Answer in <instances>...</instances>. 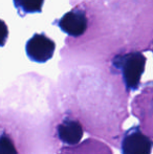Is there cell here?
I'll return each mask as SVG.
<instances>
[{
	"mask_svg": "<svg viewBox=\"0 0 153 154\" xmlns=\"http://www.w3.org/2000/svg\"><path fill=\"white\" fill-rule=\"evenodd\" d=\"M113 10L110 35L112 56L128 51H147L153 42V0H110Z\"/></svg>",
	"mask_w": 153,
	"mask_h": 154,
	"instance_id": "obj_1",
	"label": "cell"
},
{
	"mask_svg": "<svg viewBox=\"0 0 153 154\" xmlns=\"http://www.w3.org/2000/svg\"><path fill=\"white\" fill-rule=\"evenodd\" d=\"M147 58L139 51L118 53L110 60V68L121 75L128 91H135L142 85V75L145 72Z\"/></svg>",
	"mask_w": 153,
	"mask_h": 154,
	"instance_id": "obj_2",
	"label": "cell"
},
{
	"mask_svg": "<svg viewBox=\"0 0 153 154\" xmlns=\"http://www.w3.org/2000/svg\"><path fill=\"white\" fill-rule=\"evenodd\" d=\"M131 113L139 121L142 130L153 140V80L143 84L131 102Z\"/></svg>",
	"mask_w": 153,
	"mask_h": 154,
	"instance_id": "obj_3",
	"label": "cell"
},
{
	"mask_svg": "<svg viewBox=\"0 0 153 154\" xmlns=\"http://www.w3.org/2000/svg\"><path fill=\"white\" fill-rule=\"evenodd\" d=\"M53 24L57 25L62 32L72 38H81L89 27L87 11L83 6V3H79L60 19L54 21Z\"/></svg>",
	"mask_w": 153,
	"mask_h": 154,
	"instance_id": "obj_4",
	"label": "cell"
},
{
	"mask_svg": "<svg viewBox=\"0 0 153 154\" xmlns=\"http://www.w3.org/2000/svg\"><path fill=\"white\" fill-rule=\"evenodd\" d=\"M153 140L142 130L141 126H132L123 133L121 138L122 154H151Z\"/></svg>",
	"mask_w": 153,
	"mask_h": 154,
	"instance_id": "obj_5",
	"label": "cell"
},
{
	"mask_svg": "<svg viewBox=\"0 0 153 154\" xmlns=\"http://www.w3.org/2000/svg\"><path fill=\"white\" fill-rule=\"evenodd\" d=\"M56 43L44 32L35 34L25 44L29 59L36 63H45L54 57Z\"/></svg>",
	"mask_w": 153,
	"mask_h": 154,
	"instance_id": "obj_6",
	"label": "cell"
},
{
	"mask_svg": "<svg viewBox=\"0 0 153 154\" xmlns=\"http://www.w3.org/2000/svg\"><path fill=\"white\" fill-rule=\"evenodd\" d=\"M58 140L67 146H76L81 142L84 134V128L78 119L67 116L57 125Z\"/></svg>",
	"mask_w": 153,
	"mask_h": 154,
	"instance_id": "obj_7",
	"label": "cell"
},
{
	"mask_svg": "<svg viewBox=\"0 0 153 154\" xmlns=\"http://www.w3.org/2000/svg\"><path fill=\"white\" fill-rule=\"evenodd\" d=\"M104 143L99 140L87 138L84 143L80 144L79 146L74 147L75 149H62L59 154H96L99 150L102 148ZM98 154H113L111 149L107 145L103 147V149Z\"/></svg>",
	"mask_w": 153,
	"mask_h": 154,
	"instance_id": "obj_8",
	"label": "cell"
},
{
	"mask_svg": "<svg viewBox=\"0 0 153 154\" xmlns=\"http://www.w3.org/2000/svg\"><path fill=\"white\" fill-rule=\"evenodd\" d=\"M43 4L44 0H14V6L20 17H24L27 14L41 13Z\"/></svg>",
	"mask_w": 153,
	"mask_h": 154,
	"instance_id": "obj_9",
	"label": "cell"
},
{
	"mask_svg": "<svg viewBox=\"0 0 153 154\" xmlns=\"http://www.w3.org/2000/svg\"><path fill=\"white\" fill-rule=\"evenodd\" d=\"M0 154H18L16 143L6 131H0Z\"/></svg>",
	"mask_w": 153,
	"mask_h": 154,
	"instance_id": "obj_10",
	"label": "cell"
},
{
	"mask_svg": "<svg viewBox=\"0 0 153 154\" xmlns=\"http://www.w3.org/2000/svg\"><path fill=\"white\" fill-rule=\"evenodd\" d=\"M8 39V27L2 19H0V47H3L6 44Z\"/></svg>",
	"mask_w": 153,
	"mask_h": 154,
	"instance_id": "obj_11",
	"label": "cell"
},
{
	"mask_svg": "<svg viewBox=\"0 0 153 154\" xmlns=\"http://www.w3.org/2000/svg\"><path fill=\"white\" fill-rule=\"evenodd\" d=\"M151 51H152V53H153V42H152V45H151Z\"/></svg>",
	"mask_w": 153,
	"mask_h": 154,
	"instance_id": "obj_12",
	"label": "cell"
}]
</instances>
